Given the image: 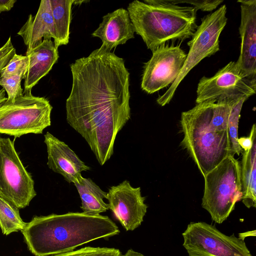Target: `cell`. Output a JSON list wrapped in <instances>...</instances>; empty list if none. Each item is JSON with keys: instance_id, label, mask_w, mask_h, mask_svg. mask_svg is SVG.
<instances>
[{"instance_id": "cb8c5ba5", "label": "cell", "mask_w": 256, "mask_h": 256, "mask_svg": "<svg viewBox=\"0 0 256 256\" xmlns=\"http://www.w3.org/2000/svg\"><path fill=\"white\" fill-rule=\"evenodd\" d=\"M118 249L109 248L86 246L72 252L50 256H121Z\"/></svg>"}, {"instance_id": "603a6c76", "label": "cell", "mask_w": 256, "mask_h": 256, "mask_svg": "<svg viewBox=\"0 0 256 256\" xmlns=\"http://www.w3.org/2000/svg\"><path fill=\"white\" fill-rule=\"evenodd\" d=\"M24 78L22 74L8 77H0V86H2L8 94L6 102H13L15 100L24 94L21 86V82Z\"/></svg>"}, {"instance_id": "7402d4cb", "label": "cell", "mask_w": 256, "mask_h": 256, "mask_svg": "<svg viewBox=\"0 0 256 256\" xmlns=\"http://www.w3.org/2000/svg\"><path fill=\"white\" fill-rule=\"evenodd\" d=\"M248 98L247 96H239L232 99L228 117V131L231 145L232 156L240 155L242 150L239 146L238 140V127L240 112L244 102Z\"/></svg>"}, {"instance_id": "7c38bea8", "label": "cell", "mask_w": 256, "mask_h": 256, "mask_svg": "<svg viewBox=\"0 0 256 256\" xmlns=\"http://www.w3.org/2000/svg\"><path fill=\"white\" fill-rule=\"evenodd\" d=\"M108 209L111 210L123 228L132 231L144 221L148 208L145 197L142 196L140 188L132 187L125 180L111 186L106 194Z\"/></svg>"}, {"instance_id": "4dcf8cb0", "label": "cell", "mask_w": 256, "mask_h": 256, "mask_svg": "<svg viewBox=\"0 0 256 256\" xmlns=\"http://www.w3.org/2000/svg\"><path fill=\"white\" fill-rule=\"evenodd\" d=\"M121 256H145L142 254L136 252L132 249H129L124 254Z\"/></svg>"}, {"instance_id": "1f68e13d", "label": "cell", "mask_w": 256, "mask_h": 256, "mask_svg": "<svg viewBox=\"0 0 256 256\" xmlns=\"http://www.w3.org/2000/svg\"><path fill=\"white\" fill-rule=\"evenodd\" d=\"M5 90L4 88L0 90V105L4 103L7 100L6 96Z\"/></svg>"}, {"instance_id": "5b68a950", "label": "cell", "mask_w": 256, "mask_h": 256, "mask_svg": "<svg viewBox=\"0 0 256 256\" xmlns=\"http://www.w3.org/2000/svg\"><path fill=\"white\" fill-rule=\"evenodd\" d=\"M204 177L202 206L212 221L221 224L242 199L240 164L234 156H228Z\"/></svg>"}, {"instance_id": "30bf717a", "label": "cell", "mask_w": 256, "mask_h": 256, "mask_svg": "<svg viewBox=\"0 0 256 256\" xmlns=\"http://www.w3.org/2000/svg\"><path fill=\"white\" fill-rule=\"evenodd\" d=\"M256 80L249 78L236 62H230L210 78L203 76L196 90V103L239 96L248 98L256 94Z\"/></svg>"}, {"instance_id": "277c9868", "label": "cell", "mask_w": 256, "mask_h": 256, "mask_svg": "<svg viewBox=\"0 0 256 256\" xmlns=\"http://www.w3.org/2000/svg\"><path fill=\"white\" fill-rule=\"evenodd\" d=\"M127 10L134 32L152 51L168 41L191 38L198 27L196 10L192 6H180L167 0H134Z\"/></svg>"}, {"instance_id": "9c48e42d", "label": "cell", "mask_w": 256, "mask_h": 256, "mask_svg": "<svg viewBox=\"0 0 256 256\" xmlns=\"http://www.w3.org/2000/svg\"><path fill=\"white\" fill-rule=\"evenodd\" d=\"M182 236L188 256H252L244 240L206 222H190Z\"/></svg>"}, {"instance_id": "ffe728a7", "label": "cell", "mask_w": 256, "mask_h": 256, "mask_svg": "<svg viewBox=\"0 0 256 256\" xmlns=\"http://www.w3.org/2000/svg\"><path fill=\"white\" fill-rule=\"evenodd\" d=\"M74 0H50L52 13L56 34L54 42L56 48L69 42L70 26L72 19V6Z\"/></svg>"}, {"instance_id": "4fadbf2b", "label": "cell", "mask_w": 256, "mask_h": 256, "mask_svg": "<svg viewBox=\"0 0 256 256\" xmlns=\"http://www.w3.org/2000/svg\"><path fill=\"white\" fill-rule=\"evenodd\" d=\"M240 4V54L236 62L249 78L256 80V0H238Z\"/></svg>"}, {"instance_id": "5bb4252c", "label": "cell", "mask_w": 256, "mask_h": 256, "mask_svg": "<svg viewBox=\"0 0 256 256\" xmlns=\"http://www.w3.org/2000/svg\"><path fill=\"white\" fill-rule=\"evenodd\" d=\"M44 138L48 168L61 174L68 182L74 183L82 176V172L90 169L64 142L49 132L44 135Z\"/></svg>"}, {"instance_id": "8fae6325", "label": "cell", "mask_w": 256, "mask_h": 256, "mask_svg": "<svg viewBox=\"0 0 256 256\" xmlns=\"http://www.w3.org/2000/svg\"><path fill=\"white\" fill-rule=\"evenodd\" d=\"M150 60L145 63L141 88L149 94L172 84L185 62L186 54L176 46L164 44L152 51Z\"/></svg>"}, {"instance_id": "9a60e30c", "label": "cell", "mask_w": 256, "mask_h": 256, "mask_svg": "<svg viewBox=\"0 0 256 256\" xmlns=\"http://www.w3.org/2000/svg\"><path fill=\"white\" fill-rule=\"evenodd\" d=\"M134 30L128 10L120 8L102 17V22L92 34L102 41V46L110 50L134 38Z\"/></svg>"}, {"instance_id": "f546056e", "label": "cell", "mask_w": 256, "mask_h": 256, "mask_svg": "<svg viewBox=\"0 0 256 256\" xmlns=\"http://www.w3.org/2000/svg\"><path fill=\"white\" fill-rule=\"evenodd\" d=\"M256 230H254L252 231H248L240 233L238 234V238L242 240H244V239L248 236H256Z\"/></svg>"}, {"instance_id": "ba28073f", "label": "cell", "mask_w": 256, "mask_h": 256, "mask_svg": "<svg viewBox=\"0 0 256 256\" xmlns=\"http://www.w3.org/2000/svg\"><path fill=\"white\" fill-rule=\"evenodd\" d=\"M34 184L14 142L0 137V197L18 209L24 208L36 195Z\"/></svg>"}, {"instance_id": "d6986e66", "label": "cell", "mask_w": 256, "mask_h": 256, "mask_svg": "<svg viewBox=\"0 0 256 256\" xmlns=\"http://www.w3.org/2000/svg\"><path fill=\"white\" fill-rule=\"evenodd\" d=\"M240 176L242 202L250 208H256V142L254 139L252 148L242 152Z\"/></svg>"}, {"instance_id": "484cf974", "label": "cell", "mask_w": 256, "mask_h": 256, "mask_svg": "<svg viewBox=\"0 0 256 256\" xmlns=\"http://www.w3.org/2000/svg\"><path fill=\"white\" fill-rule=\"evenodd\" d=\"M169 2L177 4L182 3H186L192 5L196 10H201L202 11L210 12L215 10L223 0H167Z\"/></svg>"}, {"instance_id": "d4e9b609", "label": "cell", "mask_w": 256, "mask_h": 256, "mask_svg": "<svg viewBox=\"0 0 256 256\" xmlns=\"http://www.w3.org/2000/svg\"><path fill=\"white\" fill-rule=\"evenodd\" d=\"M28 67L27 56L16 54L2 70L0 77L10 76L20 74L25 76Z\"/></svg>"}, {"instance_id": "44dd1931", "label": "cell", "mask_w": 256, "mask_h": 256, "mask_svg": "<svg viewBox=\"0 0 256 256\" xmlns=\"http://www.w3.org/2000/svg\"><path fill=\"white\" fill-rule=\"evenodd\" d=\"M27 222L21 218L19 209L0 197V228L4 234L22 231Z\"/></svg>"}, {"instance_id": "3957f363", "label": "cell", "mask_w": 256, "mask_h": 256, "mask_svg": "<svg viewBox=\"0 0 256 256\" xmlns=\"http://www.w3.org/2000/svg\"><path fill=\"white\" fill-rule=\"evenodd\" d=\"M234 98L196 104L181 114L182 144L203 176L232 156L228 117Z\"/></svg>"}, {"instance_id": "8992f818", "label": "cell", "mask_w": 256, "mask_h": 256, "mask_svg": "<svg viewBox=\"0 0 256 256\" xmlns=\"http://www.w3.org/2000/svg\"><path fill=\"white\" fill-rule=\"evenodd\" d=\"M52 106L44 97L24 94L14 102L0 105V134L19 138L28 134H41L51 125Z\"/></svg>"}, {"instance_id": "f1b7e54d", "label": "cell", "mask_w": 256, "mask_h": 256, "mask_svg": "<svg viewBox=\"0 0 256 256\" xmlns=\"http://www.w3.org/2000/svg\"><path fill=\"white\" fill-rule=\"evenodd\" d=\"M16 0H0V13L10 10Z\"/></svg>"}, {"instance_id": "83f0119b", "label": "cell", "mask_w": 256, "mask_h": 256, "mask_svg": "<svg viewBox=\"0 0 256 256\" xmlns=\"http://www.w3.org/2000/svg\"><path fill=\"white\" fill-rule=\"evenodd\" d=\"M256 124H254L248 136L238 138V142L242 150L248 151L252 148L254 139L256 138Z\"/></svg>"}, {"instance_id": "52a82bcc", "label": "cell", "mask_w": 256, "mask_h": 256, "mask_svg": "<svg viewBox=\"0 0 256 256\" xmlns=\"http://www.w3.org/2000/svg\"><path fill=\"white\" fill-rule=\"evenodd\" d=\"M226 14V6L223 4L202 18L201 24L188 42L190 50L181 71L167 90L157 98L156 102L159 105L164 106L168 104L178 86L190 70L202 60L220 50L219 38L228 21Z\"/></svg>"}, {"instance_id": "2e32d148", "label": "cell", "mask_w": 256, "mask_h": 256, "mask_svg": "<svg viewBox=\"0 0 256 256\" xmlns=\"http://www.w3.org/2000/svg\"><path fill=\"white\" fill-rule=\"evenodd\" d=\"M28 67L24 76V94L31 92L33 87L52 70L59 58L58 48L52 40L42 42L30 50H26Z\"/></svg>"}, {"instance_id": "6da1fadb", "label": "cell", "mask_w": 256, "mask_h": 256, "mask_svg": "<svg viewBox=\"0 0 256 256\" xmlns=\"http://www.w3.org/2000/svg\"><path fill=\"white\" fill-rule=\"evenodd\" d=\"M70 67L67 122L103 166L114 154L116 135L130 118V73L122 58L102 46Z\"/></svg>"}, {"instance_id": "ac0fdd59", "label": "cell", "mask_w": 256, "mask_h": 256, "mask_svg": "<svg viewBox=\"0 0 256 256\" xmlns=\"http://www.w3.org/2000/svg\"><path fill=\"white\" fill-rule=\"evenodd\" d=\"M74 184L81 200L80 208L83 212L96 216L108 210V204L104 200L107 192L103 191L92 179L82 176Z\"/></svg>"}, {"instance_id": "4316f807", "label": "cell", "mask_w": 256, "mask_h": 256, "mask_svg": "<svg viewBox=\"0 0 256 256\" xmlns=\"http://www.w3.org/2000/svg\"><path fill=\"white\" fill-rule=\"evenodd\" d=\"M16 54V48L10 36L6 42L0 48V78L2 70Z\"/></svg>"}, {"instance_id": "e0dca14e", "label": "cell", "mask_w": 256, "mask_h": 256, "mask_svg": "<svg viewBox=\"0 0 256 256\" xmlns=\"http://www.w3.org/2000/svg\"><path fill=\"white\" fill-rule=\"evenodd\" d=\"M23 39L27 50H30L44 40L56 39V34L52 13L50 0L40 1L34 16L30 14L26 22L18 32Z\"/></svg>"}, {"instance_id": "7a4b0ae2", "label": "cell", "mask_w": 256, "mask_h": 256, "mask_svg": "<svg viewBox=\"0 0 256 256\" xmlns=\"http://www.w3.org/2000/svg\"><path fill=\"white\" fill-rule=\"evenodd\" d=\"M21 232L32 254L50 256L73 251L100 238L108 239L120 230L108 216L82 212L36 216Z\"/></svg>"}]
</instances>
